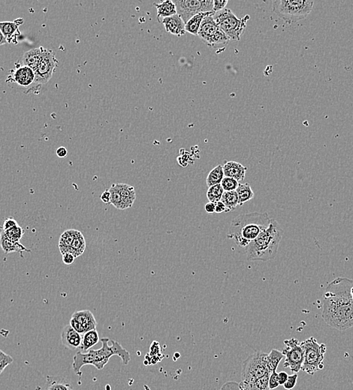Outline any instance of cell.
Listing matches in <instances>:
<instances>
[{"mask_svg": "<svg viewBox=\"0 0 353 390\" xmlns=\"http://www.w3.org/2000/svg\"><path fill=\"white\" fill-rule=\"evenodd\" d=\"M239 390H244V389H240V388L239 387Z\"/></svg>", "mask_w": 353, "mask_h": 390, "instance_id": "obj_48", "label": "cell"}, {"mask_svg": "<svg viewBox=\"0 0 353 390\" xmlns=\"http://www.w3.org/2000/svg\"><path fill=\"white\" fill-rule=\"evenodd\" d=\"M323 321L338 330L353 326V280L338 277L328 284L324 292Z\"/></svg>", "mask_w": 353, "mask_h": 390, "instance_id": "obj_1", "label": "cell"}, {"mask_svg": "<svg viewBox=\"0 0 353 390\" xmlns=\"http://www.w3.org/2000/svg\"><path fill=\"white\" fill-rule=\"evenodd\" d=\"M280 386L279 380H278V373L276 372H272L270 375L269 381H268V387L269 390L276 389Z\"/></svg>", "mask_w": 353, "mask_h": 390, "instance_id": "obj_37", "label": "cell"}, {"mask_svg": "<svg viewBox=\"0 0 353 390\" xmlns=\"http://www.w3.org/2000/svg\"><path fill=\"white\" fill-rule=\"evenodd\" d=\"M271 373H268L263 378L255 380L252 383H245L242 381L239 383V387L244 390H269L268 387V381Z\"/></svg>", "mask_w": 353, "mask_h": 390, "instance_id": "obj_26", "label": "cell"}, {"mask_svg": "<svg viewBox=\"0 0 353 390\" xmlns=\"http://www.w3.org/2000/svg\"><path fill=\"white\" fill-rule=\"evenodd\" d=\"M313 1L311 0H276L273 2V11L287 24H293L304 20L311 12Z\"/></svg>", "mask_w": 353, "mask_h": 390, "instance_id": "obj_5", "label": "cell"}, {"mask_svg": "<svg viewBox=\"0 0 353 390\" xmlns=\"http://www.w3.org/2000/svg\"><path fill=\"white\" fill-rule=\"evenodd\" d=\"M221 201L226 206V212L234 211L238 206V196L236 191H224Z\"/></svg>", "mask_w": 353, "mask_h": 390, "instance_id": "obj_29", "label": "cell"}, {"mask_svg": "<svg viewBox=\"0 0 353 390\" xmlns=\"http://www.w3.org/2000/svg\"><path fill=\"white\" fill-rule=\"evenodd\" d=\"M42 49L43 47H40V48L32 49L24 53L22 58L23 66L30 68L35 73L40 62L41 56H42Z\"/></svg>", "mask_w": 353, "mask_h": 390, "instance_id": "obj_20", "label": "cell"}, {"mask_svg": "<svg viewBox=\"0 0 353 390\" xmlns=\"http://www.w3.org/2000/svg\"><path fill=\"white\" fill-rule=\"evenodd\" d=\"M289 378V375L286 372H281L278 373V380H279V383L281 386H284L286 380Z\"/></svg>", "mask_w": 353, "mask_h": 390, "instance_id": "obj_42", "label": "cell"}, {"mask_svg": "<svg viewBox=\"0 0 353 390\" xmlns=\"http://www.w3.org/2000/svg\"><path fill=\"white\" fill-rule=\"evenodd\" d=\"M76 257L72 254L68 252L63 255V261L66 265H71L74 263Z\"/></svg>", "mask_w": 353, "mask_h": 390, "instance_id": "obj_41", "label": "cell"}, {"mask_svg": "<svg viewBox=\"0 0 353 390\" xmlns=\"http://www.w3.org/2000/svg\"><path fill=\"white\" fill-rule=\"evenodd\" d=\"M298 375L297 374H294V375H290L288 380H286V383L284 385V388L287 390L293 389L294 386H295L296 383H297Z\"/></svg>", "mask_w": 353, "mask_h": 390, "instance_id": "obj_38", "label": "cell"}, {"mask_svg": "<svg viewBox=\"0 0 353 390\" xmlns=\"http://www.w3.org/2000/svg\"><path fill=\"white\" fill-rule=\"evenodd\" d=\"M102 346L99 350L90 349L86 353L78 352L73 358L72 369L75 374L80 378L82 376L81 368L85 365H94L98 370H102L108 364L110 357L118 356L121 358L123 365H128L131 360L130 354L122 347L118 341L112 340V346L108 345L110 339L103 338L101 339Z\"/></svg>", "mask_w": 353, "mask_h": 390, "instance_id": "obj_3", "label": "cell"}, {"mask_svg": "<svg viewBox=\"0 0 353 390\" xmlns=\"http://www.w3.org/2000/svg\"><path fill=\"white\" fill-rule=\"evenodd\" d=\"M283 235L284 230L281 224L271 219L269 227L260 233L246 249L247 260L267 262L274 259Z\"/></svg>", "mask_w": 353, "mask_h": 390, "instance_id": "obj_4", "label": "cell"}, {"mask_svg": "<svg viewBox=\"0 0 353 390\" xmlns=\"http://www.w3.org/2000/svg\"><path fill=\"white\" fill-rule=\"evenodd\" d=\"M58 66V60L53 50L42 49V56L35 71V84H47L53 76Z\"/></svg>", "mask_w": 353, "mask_h": 390, "instance_id": "obj_12", "label": "cell"}, {"mask_svg": "<svg viewBox=\"0 0 353 390\" xmlns=\"http://www.w3.org/2000/svg\"><path fill=\"white\" fill-rule=\"evenodd\" d=\"M177 14L185 24L189 20L199 13L213 11V0H173Z\"/></svg>", "mask_w": 353, "mask_h": 390, "instance_id": "obj_10", "label": "cell"}, {"mask_svg": "<svg viewBox=\"0 0 353 390\" xmlns=\"http://www.w3.org/2000/svg\"><path fill=\"white\" fill-rule=\"evenodd\" d=\"M215 14L214 11L211 12L199 13L196 15L193 16L191 19L189 20L188 22L185 25V30L186 32L192 34V35H198V30L201 27V22L203 19L210 14Z\"/></svg>", "mask_w": 353, "mask_h": 390, "instance_id": "obj_23", "label": "cell"}, {"mask_svg": "<svg viewBox=\"0 0 353 390\" xmlns=\"http://www.w3.org/2000/svg\"><path fill=\"white\" fill-rule=\"evenodd\" d=\"M214 18L221 30L230 41H240L242 34L247 27V22L250 16L238 18L232 10L225 9L214 14Z\"/></svg>", "mask_w": 353, "mask_h": 390, "instance_id": "obj_7", "label": "cell"}, {"mask_svg": "<svg viewBox=\"0 0 353 390\" xmlns=\"http://www.w3.org/2000/svg\"><path fill=\"white\" fill-rule=\"evenodd\" d=\"M284 357V355L283 353L276 350V349H273L269 354H268V356H267V366H268V369L270 373L276 372L278 365H279L280 362L283 360Z\"/></svg>", "mask_w": 353, "mask_h": 390, "instance_id": "obj_28", "label": "cell"}, {"mask_svg": "<svg viewBox=\"0 0 353 390\" xmlns=\"http://www.w3.org/2000/svg\"><path fill=\"white\" fill-rule=\"evenodd\" d=\"M67 154V149L65 147H63V146H61V147H59L57 149V155H58L59 158H66Z\"/></svg>", "mask_w": 353, "mask_h": 390, "instance_id": "obj_46", "label": "cell"}, {"mask_svg": "<svg viewBox=\"0 0 353 390\" xmlns=\"http://www.w3.org/2000/svg\"><path fill=\"white\" fill-rule=\"evenodd\" d=\"M61 342L66 348L76 350L80 348L82 342V335L75 330L70 325L66 326L62 330Z\"/></svg>", "mask_w": 353, "mask_h": 390, "instance_id": "obj_15", "label": "cell"}, {"mask_svg": "<svg viewBox=\"0 0 353 390\" xmlns=\"http://www.w3.org/2000/svg\"><path fill=\"white\" fill-rule=\"evenodd\" d=\"M0 246L6 254L12 252H23V251H28L30 250L26 248L20 242H14L11 240L9 237L6 236L4 230H2L0 233Z\"/></svg>", "mask_w": 353, "mask_h": 390, "instance_id": "obj_19", "label": "cell"}, {"mask_svg": "<svg viewBox=\"0 0 353 390\" xmlns=\"http://www.w3.org/2000/svg\"><path fill=\"white\" fill-rule=\"evenodd\" d=\"M13 362H14V359L11 356L6 354L4 351L0 350V375H2L3 371L6 369V367L9 366Z\"/></svg>", "mask_w": 353, "mask_h": 390, "instance_id": "obj_36", "label": "cell"}, {"mask_svg": "<svg viewBox=\"0 0 353 390\" xmlns=\"http://www.w3.org/2000/svg\"><path fill=\"white\" fill-rule=\"evenodd\" d=\"M227 0H213V11L214 12H219V11H222V10L226 9V6H227Z\"/></svg>", "mask_w": 353, "mask_h": 390, "instance_id": "obj_39", "label": "cell"}, {"mask_svg": "<svg viewBox=\"0 0 353 390\" xmlns=\"http://www.w3.org/2000/svg\"><path fill=\"white\" fill-rule=\"evenodd\" d=\"M215 206L216 204H214V203H207L206 206H205V209H206L207 213L212 214L215 212Z\"/></svg>", "mask_w": 353, "mask_h": 390, "instance_id": "obj_44", "label": "cell"}, {"mask_svg": "<svg viewBox=\"0 0 353 390\" xmlns=\"http://www.w3.org/2000/svg\"><path fill=\"white\" fill-rule=\"evenodd\" d=\"M267 356L268 354L262 351H258L249 356L243 363L242 381L252 383L270 373L267 366Z\"/></svg>", "mask_w": 353, "mask_h": 390, "instance_id": "obj_8", "label": "cell"}, {"mask_svg": "<svg viewBox=\"0 0 353 390\" xmlns=\"http://www.w3.org/2000/svg\"><path fill=\"white\" fill-rule=\"evenodd\" d=\"M99 340V336L97 329H92L84 333L82 335V342H81V352L86 353L92 349L94 346L98 344Z\"/></svg>", "mask_w": 353, "mask_h": 390, "instance_id": "obj_25", "label": "cell"}, {"mask_svg": "<svg viewBox=\"0 0 353 390\" xmlns=\"http://www.w3.org/2000/svg\"><path fill=\"white\" fill-rule=\"evenodd\" d=\"M8 43V41L6 40V38H5L4 35H3V32H1V30H0V46L1 45H6V44Z\"/></svg>", "mask_w": 353, "mask_h": 390, "instance_id": "obj_47", "label": "cell"}, {"mask_svg": "<svg viewBox=\"0 0 353 390\" xmlns=\"http://www.w3.org/2000/svg\"><path fill=\"white\" fill-rule=\"evenodd\" d=\"M13 78L21 87H28L35 84V73L30 68L22 66L16 69L13 74Z\"/></svg>", "mask_w": 353, "mask_h": 390, "instance_id": "obj_17", "label": "cell"}, {"mask_svg": "<svg viewBox=\"0 0 353 390\" xmlns=\"http://www.w3.org/2000/svg\"><path fill=\"white\" fill-rule=\"evenodd\" d=\"M303 348L304 360L302 370L308 375H313L318 371L324 368V354L326 352V345L319 344L317 339L310 337L301 343Z\"/></svg>", "mask_w": 353, "mask_h": 390, "instance_id": "obj_6", "label": "cell"}, {"mask_svg": "<svg viewBox=\"0 0 353 390\" xmlns=\"http://www.w3.org/2000/svg\"><path fill=\"white\" fill-rule=\"evenodd\" d=\"M236 192H237V196H238L239 206H243L245 203L248 202L250 200L253 199L255 195L251 186H250L249 183H245V184H240L239 183L238 187L236 189Z\"/></svg>", "mask_w": 353, "mask_h": 390, "instance_id": "obj_27", "label": "cell"}, {"mask_svg": "<svg viewBox=\"0 0 353 390\" xmlns=\"http://www.w3.org/2000/svg\"><path fill=\"white\" fill-rule=\"evenodd\" d=\"M48 385L45 390H73L71 385L64 380L54 377H48Z\"/></svg>", "mask_w": 353, "mask_h": 390, "instance_id": "obj_32", "label": "cell"}, {"mask_svg": "<svg viewBox=\"0 0 353 390\" xmlns=\"http://www.w3.org/2000/svg\"><path fill=\"white\" fill-rule=\"evenodd\" d=\"M224 190L220 184L213 185L209 187L208 192H207V198L209 200V202L216 203L221 201L222 194H224Z\"/></svg>", "mask_w": 353, "mask_h": 390, "instance_id": "obj_33", "label": "cell"}, {"mask_svg": "<svg viewBox=\"0 0 353 390\" xmlns=\"http://www.w3.org/2000/svg\"><path fill=\"white\" fill-rule=\"evenodd\" d=\"M157 10V20L159 23L164 18L177 14L176 7L172 0H165L161 3H154Z\"/></svg>", "mask_w": 353, "mask_h": 390, "instance_id": "obj_21", "label": "cell"}, {"mask_svg": "<svg viewBox=\"0 0 353 390\" xmlns=\"http://www.w3.org/2000/svg\"><path fill=\"white\" fill-rule=\"evenodd\" d=\"M5 233L12 241L20 242L21 239L24 236V230L21 226L17 225L10 229V230H6Z\"/></svg>", "mask_w": 353, "mask_h": 390, "instance_id": "obj_34", "label": "cell"}, {"mask_svg": "<svg viewBox=\"0 0 353 390\" xmlns=\"http://www.w3.org/2000/svg\"><path fill=\"white\" fill-rule=\"evenodd\" d=\"M220 185L224 188V191H236L238 187L239 183L234 179L225 177L221 182Z\"/></svg>", "mask_w": 353, "mask_h": 390, "instance_id": "obj_35", "label": "cell"}, {"mask_svg": "<svg viewBox=\"0 0 353 390\" xmlns=\"http://www.w3.org/2000/svg\"><path fill=\"white\" fill-rule=\"evenodd\" d=\"M110 193V204L120 210L129 209L136 200L135 188L125 183H116L109 188Z\"/></svg>", "mask_w": 353, "mask_h": 390, "instance_id": "obj_11", "label": "cell"}, {"mask_svg": "<svg viewBox=\"0 0 353 390\" xmlns=\"http://www.w3.org/2000/svg\"><path fill=\"white\" fill-rule=\"evenodd\" d=\"M70 326L80 334L84 335L87 332L97 329V321L92 312L89 310H82L73 314L70 320Z\"/></svg>", "mask_w": 353, "mask_h": 390, "instance_id": "obj_14", "label": "cell"}, {"mask_svg": "<svg viewBox=\"0 0 353 390\" xmlns=\"http://www.w3.org/2000/svg\"><path fill=\"white\" fill-rule=\"evenodd\" d=\"M286 347L283 350V354L286 357L284 367L290 368L291 372L297 374L302 370L304 360L303 348L301 343L296 339H288L284 341Z\"/></svg>", "mask_w": 353, "mask_h": 390, "instance_id": "obj_13", "label": "cell"}, {"mask_svg": "<svg viewBox=\"0 0 353 390\" xmlns=\"http://www.w3.org/2000/svg\"><path fill=\"white\" fill-rule=\"evenodd\" d=\"M224 177L225 175H224V167L222 165H217L213 168L207 177V185L208 187H211L213 185L220 184Z\"/></svg>", "mask_w": 353, "mask_h": 390, "instance_id": "obj_30", "label": "cell"}, {"mask_svg": "<svg viewBox=\"0 0 353 390\" xmlns=\"http://www.w3.org/2000/svg\"><path fill=\"white\" fill-rule=\"evenodd\" d=\"M86 249V241L84 235L81 232H78L72 245H71L70 253L72 254L76 258H79L83 255Z\"/></svg>", "mask_w": 353, "mask_h": 390, "instance_id": "obj_31", "label": "cell"}, {"mask_svg": "<svg viewBox=\"0 0 353 390\" xmlns=\"http://www.w3.org/2000/svg\"><path fill=\"white\" fill-rule=\"evenodd\" d=\"M224 175L237 180V182L245 180L247 167L236 162H226L224 167Z\"/></svg>", "mask_w": 353, "mask_h": 390, "instance_id": "obj_18", "label": "cell"}, {"mask_svg": "<svg viewBox=\"0 0 353 390\" xmlns=\"http://www.w3.org/2000/svg\"><path fill=\"white\" fill-rule=\"evenodd\" d=\"M101 200L102 202L105 204H110V193L108 189L105 190L100 197Z\"/></svg>", "mask_w": 353, "mask_h": 390, "instance_id": "obj_43", "label": "cell"}, {"mask_svg": "<svg viewBox=\"0 0 353 390\" xmlns=\"http://www.w3.org/2000/svg\"><path fill=\"white\" fill-rule=\"evenodd\" d=\"M79 230L70 229L66 230L60 237L59 249L62 255L70 252L71 245L76 238Z\"/></svg>", "mask_w": 353, "mask_h": 390, "instance_id": "obj_22", "label": "cell"}, {"mask_svg": "<svg viewBox=\"0 0 353 390\" xmlns=\"http://www.w3.org/2000/svg\"><path fill=\"white\" fill-rule=\"evenodd\" d=\"M214 15V14H210L203 19L198 33V36L210 47L226 45L230 42L216 24Z\"/></svg>", "mask_w": 353, "mask_h": 390, "instance_id": "obj_9", "label": "cell"}, {"mask_svg": "<svg viewBox=\"0 0 353 390\" xmlns=\"http://www.w3.org/2000/svg\"><path fill=\"white\" fill-rule=\"evenodd\" d=\"M17 225H18V224H17V221L14 220L12 218H9L3 223V230L6 231V230H10V229Z\"/></svg>", "mask_w": 353, "mask_h": 390, "instance_id": "obj_40", "label": "cell"}, {"mask_svg": "<svg viewBox=\"0 0 353 390\" xmlns=\"http://www.w3.org/2000/svg\"><path fill=\"white\" fill-rule=\"evenodd\" d=\"M226 206L222 201H219V202L216 203L215 206L216 213H222V212H226Z\"/></svg>", "mask_w": 353, "mask_h": 390, "instance_id": "obj_45", "label": "cell"}, {"mask_svg": "<svg viewBox=\"0 0 353 390\" xmlns=\"http://www.w3.org/2000/svg\"><path fill=\"white\" fill-rule=\"evenodd\" d=\"M21 24L17 23V21H15L14 22H10V21L0 22V30L3 32L5 38L8 41V43H11L12 38L20 33L19 32V26Z\"/></svg>", "mask_w": 353, "mask_h": 390, "instance_id": "obj_24", "label": "cell"}, {"mask_svg": "<svg viewBox=\"0 0 353 390\" xmlns=\"http://www.w3.org/2000/svg\"><path fill=\"white\" fill-rule=\"evenodd\" d=\"M161 24H163L166 32L177 37L183 36L186 33V30H185L186 24L177 14L164 18L161 21Z\"/></svg>", "mask_w": 353, "mask_h": 390, "instance_id": "obj_16", "label": "cell"}, {"mask_svg": "<svg viewBox=\"0 0 353 390\" xmlns=\"http://www.w3.org/2000/svg\"><path fill=\"white\" fill-rule=\"evenodd\" d=\"M271 221L267 212L240 215L231 223L227 238L246 251L248 245L269 227Z\"/></svg>", "mask_w": 353, "mask_h": 390, "instance_id": "obj_2", "label": "cell"}]
</instances>
